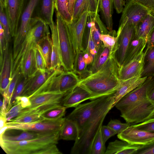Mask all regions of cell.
<instances>
[{
  "mask_svg": "<svg viewBox=\"0 0 154 154\" xmlns=\"http://www.w3.org/2000/svg\"><path fill=\"white\" fill-rule=\"evenodd\" d=\"M104 96L80 104L66 118L73 121L78 136L71 154H91L93 141L108 112L114 107L113 94Z\"/></svg>",
  "mask_w": 154,
  "mask_h": 154,
  "instance_id": "1",
  "label": "cell"
},
{
  "mask_svg": "<svg viewBox=\"0 0 154 154\" xmlns=\"http://www.w3.org/2000/svg\"><path fill=\"white\" fill-rule=\"evenodd\" d=\"M154 86V78L147 77L141 85L127 94L116 104L121 116L127 123L133 125L140 123L154 110L153 102L148 96Z\"/></svg>",
  "mask_w": 154,
  "mask_h": 154,
  "instance_id": "2",
  "label": "cell"
},
{
  "mask_svg": "<svg viewBox=\"0 0 154 154\" xmlns=\"http://www.w3.org/2000/svg\"><path fill=\"white\" fill-rule=\"evenodd\" d=\"M115 54H111L106 62L97 71L80 79L78 85L91 94V100L114 93L121 82L120 66Z\"/></svg>",
  "mask_w": 154,
  "mask_h": 154,
  "instance_id": "3",
  "label": "cell"
},
{
  "mask_svg": "<svg viewBox=\"0 0 154 154\" xmlns=\"http://www.w3.org/2000/svg\"><path fill=\"white\" fill-rule=\"evenodd\" d=\"M59 131L46 133L29 140H0V146L8 154H62L56 145Z\"/></svg>",
  "mask_w": 154,
  "mask_h": 154,
  "instance_id": "4",
  "label": "cell"
},
{
  "mask_svg": "<svg viewBox=\"0 0 154 154\" xmlns=\"http://www.w3.org/2000/svg\"><path fill=\"white\" fill-rule=\"evenodd\" d=\"M79 81V76L73 71L57 69L32 95L44 92L67 94L78 85Z\"/></svg>",
  "mask_w": 154,
  "mask_h": 154,
  "instance_id": "5",
  "label": "cell"
},
{
  "mask_svg": "<svg viewBox=\"0 0 154 154\" xmlns=\"http://www.w3.org/2000/svg\"><path fill=\"white\" fill-rule=\"evenodd\" d=\"M56 23L63 69L64 71H73L75 53L67 23L56 12Z\"/></svg>",
  "mask_w": 154,
  "mask_h": 154,
  "instance_id": "6",
  "label": "cell"
},
{
  "mask_svg": "<svg viewBox=\"0 0 154 154\" xmlns=\"http://www.w3.org/2000/svg\"><path fill=\"white\" fill-rule=\"evenodd\" d=\"M40 0H24L17 33L14 37L13 49L14 60L30 28L35 10Z\"/></svg>",
  "mask_w": 154,
  "mask_h": 154,
  "instance_id": "7",
  "label": "cell"
},
{
  "mask_svg": "<svg viewBox=\"0 0 154 154\" xmlns=\"http://www.w3.org/2000/svg\"><path fill=\"white\" fill-rule=\"evenodd\" d=\"M65 118L62 117L56 120L43 119L31 123H19L10 121L6 125L8 129H15L29 131L38 133H48L60 131Z\"/></svg>",
  "mask_w": 154,
  "mask_h": 154,
  "instance_id": "8",
  "label": "cell"
},
{
  "mask_svg": "<svg viewBox=\"0 0 154 154\" xmlns=\"http://www.w3.org/2000/svg\"><path fill=\"white\" fill-rule=\"evenodd\" d=\"M148 8L135 0H131L125 6L119 25L125 24L137 26L150 11Z\"/></svg>",
  "mask_w": 154,
  "mask_h": 154,
  "instance_id": "9",
  "label": "cell"
},
{
  "mask_svg": "<svg viewBox=\"0 0 154 154\" xmlns=\"http://www.w3.org/2000/svg\"><path fill=\"white\" fill-rule=\"evenodd\" d=\"M135 26L133 25L125 24L119 26L116 34L118 38V48L115 56L120 67L123 64L129 45L135 36Z\"/></svg>",
  "mask_w": 154,
  "mask_h": 154,
  "instance_id": "10",
  "label": "cell"
},
{
  "mask_svg": "<svg viewBox=\"0 0 154 154\" xmlns=\"http://www.w3.org/2000/svg\"><path fill=\"white\" fill-rule=\"evenodd\" d=\"M88 14L84 12L76 20L72 21L71 23H67L72 43L75 54L83 50L82 41Z\"/></svg>",
  "mask_w": 154,
  "mask_h": 154,
  "instance_id": "11",
  "label": "cell"
},
{
  "mask_svg": "<svg viewBox=\"0 0 154 154\" xmlns=\"http://www.w3.org/2000/svg\"><path fill=\"white\" fill-rule=\"evenodd\" d=\"M117 137L131 144L145 145L154 141V133L139 130L131 125L118 134Z\"/></svg>",
  "mask_w": 154,
  "mask_h": 154,
  "instance_id": "12",
  "label": "cell"
},
{
  "mask_svg": "<svg viewBox=\"0 0 154 154\" xmlns=\"http://www.w3.org/2000/svg\"><path fill=\"white\" fill-rule=\"evenodd\" d=\"M9 43L7 44L3 60L0 65V91L2 95L7 88L12 75L13 53Z\"/></svg>",
  "mask_w": 154,
  "mask_h": 154,
  "instance_id": "13",
  "label": "cell"
},
{
  "mask_svg": "<svg viewBox=\"0 0 154 154\" xmlns=\"http://www.w3.org/2000/svg\"><path fill=\"white\" fill-rule=\"evenodd\" d=\"M55 70L51 69L44 71L37 70L28 78L21 96L29 97L32 95L43 85Z\"/></svg>",
  "mask_w": 154,
  "mask_h": 154,
  "instance_id": "14",
  "label": "cell"
},
{
  "mask_svg": "<svg viewBox=\"0 0 154 154\" xmlns=\"http://www.w3.org/2000/svg\"><path fill=\"white\" fill-rule=\"evenodd\" d=\"M144 56L143 51L134 59L120 67L119 77L121 81L140 76L143 70Z\"/></svg>",
  "mask_w": 154,
  "mask_h": 154,
  "instance_id": "15",
  "label": "cell"
},
{
  "mask_svg": "<svg viewBox=\"0 0 154 154\" xmlns=\"http://www.w3.org/2000/svg\"><path fill=\"white\" fill-rule=\"evenodd\" d=\"M24 0H8L6 8L12 37L17 33Z\"/></svg>",
  "mask_w": 154,
  "mask_h": 154,
  "instance_id": "16",
  "label": "cell"
},
{
  "mask_svg": "<svg viewBox=\"0 0 154 154\" xmlns=\"http://www.w3.org/2000/svg\"><path fill=\"white\" fill-rule=\"evenodd\" d=\"M67 94L54 92H44L28 97L31 103L29 109L48 104H60Z\"/></svg>",
  "mask_w": 154,
  "mask_h": 154,
  "instance_id": "17",
  "label": "cell"
},
{
  "mask_svg": "<svg viewBox=\"0 0 154 154\" xmlns=\"http://www.w3.org/2000/svg\"><path fill=\"white\" fill-rule=\"evenodd\" d=\"M91 98L90 93L78 85L64 96L62 102L63 106L66 108H75L82 102L87 100H91Z\"/></svg>",
  "mask_w": 154,
  "mask_h": 154,
  "instance_id": "18",
  "label": "cell"
},
{
  "mask_svg": "<svg viewBox=\"0 0 154 154\" xmlns=\"http://www.w3.org/2000/svg\"><path fill=\"white\" fill-rule=\"evenodd\" d=\"M49 26L51 32V37L52 42L50 69L54 70H63L61 69V67L62 68V63L56 23L53 20Z\"/></svg>",
  "mask_w": 154,
  "mask_h": 154,
  "instance_id": "19",
  "label": "cell"
},
{
  "mask_svg": "<svg viewBox=\"0 0 154 154\" xmlns=\"http://www.w3.org/2000/svg\"><path fill=\"white\" fill-rule=\"evenodd\" d=\"M55 0H40L33 14V17L38 18L49 25L53 21Z\"/></svg>",
  "mask_w": 154,
  "mask_h": 154,
  "instance_id": "20",
  "label": "cell"
},
{
  "mask_svg": "<svg viewBox=\"0 0 154 154\" xmlns=\"http://www.w3.org/2000/svg\"><path fill=\"white\" fill-rule=\"evenodd\" d=\"M36 45H32L28 49L22 58L18 67L20 68L22 73L26 78L33 75L38 70L36 65L35 48Z\"/></svg>",
  "mask_w": 154,
  "mask_h": 154,
  "instance_id": "21",
  "label": "cell"
},
{
  "mask_svg": "<svg viewBox=\"0 0 154 154\" xmlns=\"http://www.w3.org/2000/svg\"><path fill=\"white\" fill-rule=\"evenodd\" d=\"M147 77L139 76L128 79L121 81L120 84L113 94L114 107L122 97L127 94L141 85Z\"/></svg>",
  "mask_w": 154,
  "mask_h": 154,
  "instance_id": "22",
  "label": "cell"
},
{
  "mask_svg": "<svg viewBox=\"0 0 154 154\" xmlns=\"http://www.w3.org/2000/svg\"><path fill=\"white\" fill-rule=\"evenodd\" d=\"M147 42L146 39L138 37L135 35L129 45L122 66L127 64L143 52L146 47Z\"/></svg>",
  "mask_w": 154,
  "mask_h": 154,
  "instance_id": "23",
  "label": "cell"
},
{
  "mask_svg": "<svg viewBox=\"0 0 154 154\" xmlns=\"http://www.w3.org/2000/svg\"><path fill=\"white\" fill-rule=\"evenodd\" d=\"M140 145L131 144L122 140H116L109 143L105 154H135Z\"/></svg>",
  "mask_w": 154,
  "mask_h": 154,
  "instance_id": "24",
  "label": "cell"
},
{
  "mask_svg": "<svg viewBox=\"0 0 154 154\" xmlns=\"http://www.w3.org/2000/svg\"><path fill=\"white\" fill-rule=\"evenodd\" d=\"M135 35L147 41L154 30V11H150L135 26Z\"/></svg>",
  "mask_w": 154,
  "mask_h": 154,
  "instance_id": "25",
  "label": "cell"
},
{
  "mask_svg": "<svg viewBox=\"0 0 154 154\" xmlns=\"http://www.w3.org/2000/svg\"><path fill=\"white\" fill-rule=\"evenodd\" d=\"M100 11L97 0H77L74 6L72 21L77 20L85 11L99 12Z\"/></svg>",
  "mask_w": 154,
  "mask_h": 154,
  "instance_id": "26",
  "label": "cell"
},
{
  "mask_svg": "<svg viewBox=\"0 0 154 154\" xmlns=\"http://www.w3.org/2000/svg\"><path fill=\"white\" fill-rule=\"evenodd\" d=\"M99 7L106 27L110 34L116 36L117 32L113 29L112 14L114 6L112 0H99Z\"/></svg>",
  "mask_w": 154,
  "mask_h": 154,
  "instance_id": "27",
  "label": "cell"
},
{
  "mask_svg": "<svg viewBox=\"0 0 154 154\" xmlns=\"http://www.w3.org/2000/svg\"><path fill=\"white\" fill-rule=\"evenodd\" d=\"M78 136V129L75 122L65 118L60 130L59 139L75 141Z\"/></svg>",
  "mask_w": 154,
  "mask_h": 154,
  "instance_id": "28",
  "label": "cell"
},
{
  "mask_svg": "<svg viewBox=\"0 0 154 154\" xmlns=\"http://www.w3.org/2000/svg\"><path fill=\"white\" fill-rule=\"evenodd\" d=\"M110 55L109 49L102 45L97 51L93 62L88 69V75L99 70L105 63Z\"/></svg>",
  "mask_w": 154,
  "mask_h": 154,
  "instance_id": "29",
  "label": "cell"
},
{
  "mask_svg": "<svg viewBox=\"0 0 154 154\" xmlns=\"http://www.w3.org/2000/svg\"><path fill=\"white\" fill-rule=\"evenodd\" d=\"M144 52V65L141 77L154 78V45L146 48Z\"/></svg>",
  "mask_w": 154,
  "mask_h": 154,
  "instance_id": "30",
  "label": "cell"
},
{
  "mask_svg": "<svg viewBox=\"0 0 154 154\" xmlns=\"http://www.w3.org/2000/svg\"><path fill=\"white\" fill-rule=\"evenodd\" d=\"M52 46L50 33L40 40L36 46L44 59L47 69H50L51 67Z\"/></svg>",
  "mask_w": 154,
  "mask_h": 154,
  "instance_id": "31",
  "label": "cell"
},
{
  "mask_svg": "<svg viewBox=\"0 0 154 154\" xmlns=\"http://www.w3.org/2000/svg\"><path fill=\"white\" fill-rule=\"evenodd\" d=\"M88 65L84 57V50L76 53L74 59L73 71L82 78L88 75Z\"/></svg>",
  "mask_w": 154,
  "mask_h": 154,
  "instance_id": "32",
  "label": "cell"
},
{
  "mask_svg": "<svg viewBox=\"0 0 154 154\" xmlns=\"http://www.w3.org/2000/svg\"><path fill=\"white\" fill-rule=\"evenodd\" d=\"M46 133H47L25 131H23L22 132L19 134L14 136L7 135L4 133L2 136H0V140L19 141L29 140L36 138Z\"/></svg>",
  "mask_w": 154,
  "mask_h": 154,
  "instance_id": "33",
  "label": "cell"
},
{
  "mask_svg": "<svg viewBox=\"0 0 154 154\" xmlns=\"http://www.w3.org/2000/svg\"><path fill=\"white\" fill-rule=\"evenodd\" d=\"M87 38L86 48L84 50V52L85 59L88 65L93 62L97 51L92 38L91 31L88 27Z\"/></svg>",
  "mask_w": 154,
  "mask_h": 154,
  "instance_id": "34",
  "label": "cell"
},
{
  "mask_svg": "<svg viewBox=\"0 0 154 154\" xmlns=\"http://www.w3.org/2000/svg\"><path fill=\"white\" fill-rule=\"evenodd\" d=\"M56 12L68 24L72 22V18L68 8L67 0H55Z\"/></svg>",
  "mask_w": 154,
  "mask_h": 154,
  "instance_id": "35",
  "label": "cell"
},
{
  "mask_svg": "<svg viewBox=\"0 0 154 154\" xmlns=\"http://www.w3.org/2000/svg\"><path fill=\"white\" fill-rule=\"evenodd\" d=\"M22 75L20 68L16 70L12 74L11 81L7 88L2 94L3 97L5 98L7 100V107L9 104L15 87Z\"/></svg>",
  "mask_w": 154,
  "mask_h": 154,
  "instance_id": "36",
  "label": "cell"
},
{
  "mask_svg": "<svg viewBox=\"0 0 154 154\" xmlns=\"http://www.w3.org/2000/svg\"><path fill=\"white\" fill-rule=\"evenodd\" d=\"M0 23L3 29L7 43H10L12 37L6 7L0 3Z\"/></svg>",
  "mask_w": 154,
  "mask_h": 154,
  "instance_id": "37",
  "label": "cell"
},
{
  "mask_svg": "<svg viewBox=\"0 0 154 154\" xmlns=\"http://www.w3.org/2000/svg\"><path fill=\"white\" fill-rule=\"evenodd\" d=\"M102 126L100 128L94 136L91 146V154H105L106 149L102 137Z\"/></svg>",
  "mask_w": 154,
  "mask_h": 154,
  "instance_id": "38",
  "label": "cell"
},
{
  "mask_svg": "<svg viewBox=\"0 0 154 154\" xmlns=\"http://www.w3.org/2000/svg\"><path fill=\"white\" fill-rule=\"evenodd\" d=\"M66 108L59 105L43 113L41 117L45 119L56 120L63 117L65 114Z\"/></svg>",
  "mask_w": 154,
  "mask_h": 154,
  "instance_id": "39",
  "label": "cell"
},
{
  "mask_svg": "<svg viewBox=\"0 0 154 154\" xmlns=\"http://www.w3.org/2000/svg\"><path fill=\"white\" fill-rule=\"evenodd\" d=\"M103 45L109 50L110 54H115L118 48V37L109 34H101Z\"/></svg>",
  "mask_w": 154,
  "mask_h": 154,
  "instance_id": "40",
  "label": "cell"
},
{
  "mask_svg": "<svg viewBox=\"0 0 154 154\" xmlns=\"http://www.w3.org/2000/svg\"><path fill=\"white\" fill-rule=\"evenodd\" d=\"M28 79L25 78L22 74L20 76L14 89L9 104L7 107L8 111L14 105L16 98L18 96H21Z\"/></svg>",
  "mask_w": 154,
  "mask_h": 154,
  "instance_id": "41",
  "label": "cell"
},
{
  "mask_svg": "<svg viewBox=\"0 0 154 154\" xmlns=\"http://www.w3.org/2000/svg\"><path fill=\"white\" fill-rule=\"evenodd\" d=\"M43 119L41 114L33 113L27 114L15 118L10 121L16 123L27 124L38 122Z\"/></svg>",
  "mask_w": 154,
  "mask_h": 154,
  "instance_id": "42",
  "label": "cell"
},
{
  "mask_svg": "<svg viewBox=\"0 0 154 154\" xmlns=\"http://www.w3.org/2000/svg\"><path fill=\"white\" fill-rule=\"evenodd\" d=\"M107 125L118 134L125 130L130 125V124L128 123H122L118 119H111Z\"/></svg>",
  "mask_w": 154,
  "mask_h": 154,
  "instance_id": "43",
  "label": "cell"
},
{
  "mask_svg": "<svg viewBox=\"0 0 154 154\" xmlns=\"http://www.w3.org/2000/svg\"><path fill=\"white\" fill-rule=\"evenodd\" d=\"M24 108L20 103L13 105L5 114L7 122L11 121L13 118L17 116L21 111Z\"/></svg>",
  "mask_w": 154,
  "mask_h": 154,
  "instance_id": "44",
  "label": "cell"
},
{
  "mask_svg": "<svg viewBox=\"0 0 154 154\" xmlns=\"http://www.w3.org/2000/svg\"><path fill=\"white\" fill-rule=\"evenodd\" d=\"M132 125L137 129L154 133V119Z\"/></svg>",
  "mask_w": 154,
  "mask_h": 154,
  "instance_id": "45",
  "label": "cell"
},
{
  "mask_svg": "<svg viewBox=\"0 0 154 154\" xmlns=\"http://www.w3.org/2000/svg\"><path fill=\"white\" fill-rule=\"evenodd\" d=\"M35 57L37 70L42 71H45L47 69L45 60L40 51L36 47L35 48Z\"/></svg>",
  "mask_w": 154,
  "mask_h": 154,
  "instance_id": "46",
  "label": "cell"
},
{
  "mask_svg": "<svg viewBox=\"0 0 154 154\" xmlns=\"http://www.w3.org/2000/svg\"><path fill=\"white\" fill-rule=\"evenodd\" d=\"M4 32L2 25L0 23V65L3 61L7 44Z\"/></svg>",
  "mask_w": 154,
  "mask_h": 154,
  "instance_id": "47",
  "label": "cell"
},
{
  "mask_svg": "<svg viewBox=\"0 0 154 154\" xmlns=\"http://www.w3.org/2000/svg\"><path fill=\"white\" fill-rule=\"evenodd\" d=\"M101 132L102 140L105 144L110 138L117 134L116 132L107 125L102 126Z\"/></svg>",
  "mask_w": 154,
  "mask_h": 154,
  "instance_id": "48",
  "label": "cell"
},
{
  "mask_svg": "<svg viewBox=\"0 0 154 154\" xmlns=\"http://www.w3.org/2000/svg\"><path fill=\"white\" fill-rule=\"evenodd\" d=\"M135 154H154V141L146 145H141Z\"/></svg>",
  "mask_w": 154,
  "mask_h": 154,
  "instance_id": "49",
  "label": "cell"
},
{
  "mask_svg": "<svg viewBox=\"0 0 154 154\" xmlns=\"http://www.w3.org/2000/svg\"><path fill=\"white\" fill-rule=\"evenodd\" d=\"M19 103H20L22 107L24 108L29 107L31 105L29 98L27 96H20L17 97L14 105Z\"/></svg>",
  "mask_w": 154,
  "mask_h": 154,
  "instance_id": "50",
  "label": "cell"
},
{
  "mask_svg": "<svg viewBox=\"0 0 154 154\" xmlns=\"http://www.w3.org/2000/svg\"><path fill=\"white\" fill-rule=\"evenodd\" d=\"M112 1L116 12L118 14L122 13L125 5V1L124 0H112Z\"/></svg>",
  "mask_w": 154,
  "mask_h": 154,
  "instance_id": "51",
  "label": "cell"
},
{
  "mask_svg": "<svg viewBox=\"0 0 154 154\" xmlns=\"http://www.w3.org/2000/svg\"><path fill=\"white\" fill-rule=\"evenodd\" d=\"M148 8L151 11H154V0H135Z\"/></svg>",
  "mask_w": 154,
  "mask_h": 154,
  "instance_id": "52",
  "label": "cell"
},
{
  "mask_svg": "<svg viewBox=\"0 0 154 154\" xmlns=\"http://www.w3.org/2000/svg\"><path fill=\"white\" fill-rule=\"evenodd\" d=\"M77 0H67L68 8L72 18L75 3Z\"/></svg>",
  "mask_w": 154,
  "mask_h": 154,
  "instance_id": "53",
  "label": "cell"
},
{
  "mask_svg": "<svg viewBox=\"0 0 154 154\" xmlns=\"http://www.w3.org/2000/svg\"><path fill=\"white\" fill-rule=\"evenodd\" d=\"M6 114L0 112V129L6 125L7 122Z\"/></svg>",
  "mask_w": 154,
  "mask_h": 154,
  "instance_id": "54",
  "label": "cell"
},
{
  "mask_svg": "<svg viewBox=\"0 0 154 154\" xmlns=\"http://www.w3.org/2000/svg\"><path fill=\"white\" fill-rule=\"evenodd\" d=\"M154 45V30L148 38L146 48Z\"/></svg>",
  "mask_w": 154,
  "mask_h": 154,
  "instance_id": "55",
  "label": "cell"
},
{
  "mask_svg": "<svg viewBox=\"0 0 154 154\" xmlns=\"http://www.w3.org/2000/svg\"><path fill=\"white\" fill-rule=\"evenodd\" d=\"M148 98L152 101H154V86L153 87L148 96Z\"/></svg>",
  "mask_w": 154,
  "mask_h": 154,
  "instance_id": "56",
  "label": "cell"
},
{
  "mask_svg": "<svg viewBox=\"0 0 154 154\" xmlns=\"http://www.w3.org/2000/svg\"><path fill=\"white\" fill-rule=\"evenodd\" d=\"M154 104V101H152ZM154 119V110L151 114L146 118L143 120L141 122Z\"/></svg>",
  "mask_w": 154,
  "mask_h": 154,
  "instance_id": "57",
  "label": "cell"
},
{
  "mask_svg": "<svg viewBox=\"0 0 154 154\" xmlns=\"http://www.w3.org/2000/svg\"><path fill=\"white\" fill-rule=\"evenodd\" d=\"M8 0H0V3L4 6L6 7Z\"/></svg>",
  "mask_w": 154,
  "mask_h": 154,
  "instance_id": "58",
  "label": "cell"
},
{
  "mask_svg": "<svg viewBox=\"0 0 154 154\" xmlns=\"http://www.w3.org/2000/svg\"><path fill=\"white\" fill-rule=\"evenodd\" d=\"M130 0H125L126 3L128 2Z\"/></svg>",
  "mask_w": 154,
  "mask_h": 154,
  "instance_id": "59",
  "label": "cell"
},
{
  "mask_svg": "<svg viewBox=\"0 0 154 154\" xmlns=\"http://www.w3.org/2000/svg\"><path fill=\"white\" fill-rule=\"evenodd\" d=\"M97 2L99 4V0H97Z\"/></svg>",
  "mask_w": 154,
  "mask_h": 154,
  "instance_id": "60",
  "label": "cell"
}]
</instances>
